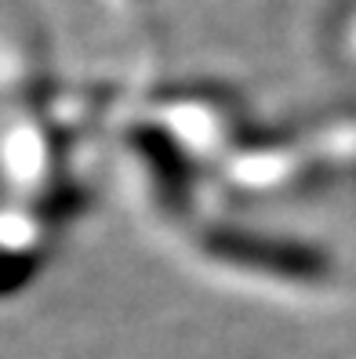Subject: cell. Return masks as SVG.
<instances>
[{
	"label": "cell",
	"mask_w": 356,
	"mask_h": 359,
	"mask_svg": "<svg viewBox=\"0 0 356 359\" xmlns=\"http://www.w3.org/2000/svg\"><path fill=\"white\" fill-rule=\"evenodd\" d=\"M124 4H150V0H124Z\"/></svg>",
	"instance_id": "6da1fadb"
}]
</instances>
